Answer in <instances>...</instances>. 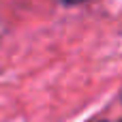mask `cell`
<instances>
[{
  "label": "cell",
  "mask_w": 122,
  "mask_h": 122,
  "mask_svg": "<svg viewBox=\"0 0 122 122\" xmlns=\"http://www.w3.org/2000/svg\"><path fill=\"white\" fill-rule=\"evenodd\" d=\"M64 4H81V2H88V0H60Z\"/></svg>",
  "instance_id": "1"
}]
</instances>
